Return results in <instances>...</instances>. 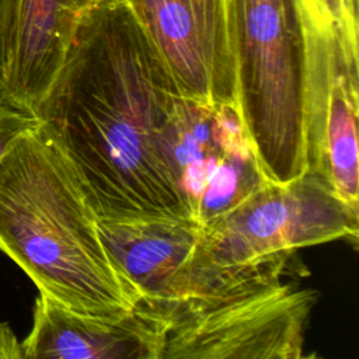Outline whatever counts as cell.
I'll return each instance as SVG.
<instances>
[{"label":"cell","mask_w":359,"mask_h":359,"mask_svg":"<svg viewBox=\"0 0 359 359\" xmlns=\"http://www.w3.org/2000/svg\"><path fill=\"white\" fill-rule=\"evenodd\" d=\"M39 125L41 119L34 111L13 104L0 91V161L24 135Z\"/></svg>","instance_id":"cell-12"},{"label":"cell","mask_w":359,"mask_h":359,"mask_svg":"<svg viewBox=\"0 0 359 359\" xmlns=\"http://www.w3.org/2000/svg\"><path fill=\"white\" fill-rule=\"evenodd\" d=\"M164 318L149 303L116 318L76 313L38 293L22 359H160Z\"/></svg>","instance_id":"cell-10"},{"label":"cell","mask_w":359,"mask_h":359,"mask_svg":"<svg viewBox=\"0 0 359 359\" xmlns=\"http://www.w3.org/2000/svg\"><path fill=\"white\" fill-rule=\"evenodd\" d=\"M289 257L226 266L206 290L151 304L165 325L160 359L304 358V331L318 293L282 280Z\"/></svg>","instance_id":"cell-4"},{"label":"cell","mask_w":359,"mask_h":359,"mask_svg":"<svg viewBox=\"0 0 359 359\" xmlns=\"http://www.w3.org/2000/svg\"><path fill=\"white\" fill-rule=\"evenodd\" d=\"M238 116L265 181L309 171L303 0H227Z\"/></svg>","instance_id":"cell-3"},{"label":"cell","mask_w":359,"mask_h":359,"mask_svg":"<svg viewBox=\"0 0 359 359\" xmlns=\"http://www.w3.org/2000/svg\"><path fill=\"white\" fill-rule=\"evenodd\" d=\"M20 0H0V88L4 83Z\"/></svg>","instance_id":"cell-13"},{"label":"cell","mask_w":359,"mask_h":359,"mask_svg":"<svg viewBox=\"0 0 359 359\" xmlns=\"http://www.w3.org/2000/svg\"><path fill=\"white\" fill-rule=\"evenodd\" d=\"M0 359H22L21 341L7 323H0Z\"/></svg>","instance_id":"cell-15"},{"label":"cell","mask_w":359,"mask_h":359,"mask_svg":"<svg viewBox=\"0 0 359 359\" xmlns=\"http://www.w3.org/2000/svg\"><path fill=\"white\" fill-rule=\"evenodd\" d=\"M359 210L348 206L314 171L287 182L265 181L234 206L202 224L208 258L220 266L332 240L358 238Z\"/></svg>","instance_id":"cell-5"},{"label":"cell","mask_w":359,"mask_h":359,"mask_svg":"<svg viewBox=\"0 0 359 359\" xmlns=\"http://www.w3.org/2000/svg\"><path fill=\"white\" fill-rule=\"evenodd\" d=\"M0 251L76 313L116 318L140 302L101 238L79 172L42 122L0 161Z\"/></svg>","instance_id":"cell-2"},{"label":"cell","mask_w":359,"mask_h":359,"mask_svg":"<svg viewBox=\"0 0 359 359\" xmlns=\"http://www.w3.org/2000/svg\"><path fill=\"white\" fill-rule=\"evenodd\" d=\"M125 1L185 100L237 105L227 0Z\"/></svg>","instance_id":"cell-8"},{"label":"cell","mask_w":359,"mask_h":359,"mask_svg":"<svg viewBox=\"0 0 359 359\" xmlns=\"http://www.w3.org/2000/svg\"><path fill=\"white\" fill-rule=\"evenodd\" d=\"M94 1H18L10 63L0 88L13 104L36 114L60 73L83 13Z\"/></svg>","instance_id":"cell-11"},{"label":"cell","mask_w":359,"mask_h":359,"mask_svg":"<svg viewBox=\"0 0 359 359\" xmlns=\"http://www.w3.org/2000/svg\"><path fill=\"white\" fill-rule=\"evenodd\" d=\"M318 7L334 21L359 28L358 0H316Z\"/></svg>","instance_id":"cell-14"},{"label":"cell","mask_w":359,"mask_h":359,"mask_svg":"<svg viewBox=\"0 0 359 359\" xmlns=\"http://www.w3.org/2000/svg\"><path fill=\"white\" fill-rule=\"evenodd\" d=\"M174 180L199 224L226 212L265 180L245 137L237 105H203L184 97L165 130Z\"/></svg>","instance_id":"cell-7"},{"label":"cell","mask_w":359,"mask_h":359,"mask_svg":"<svg viewBox=\"0 0 359 359\" xmlns=\"http://www.w3.org/2000/svg\"><path fill=\"white\" fill-rule=\"evenodd\" d=\"M307 27V160L335 194L359 210V28L334 22L303 0Z\"/></svg>","instance_id":"cell-6"},{"label":"cell","mask_w":359,"mask_h":359,"mask_svg":"<svg viewBox=\"0 0 359 359\" xmlns=\"http://www.w3.org/2000/svg\"><path fill=\"white\" fill-rule=\"evenodd\" d=\"M180 98L126 1L95 0L36 115L73 163L98 220H194L164 150Z\"/></svg>","instance_id":"cell-1"},{"label":"cell","mask_w":359,"mask_h":359,"mask_svg":"<svg viewBox=\"0 0 359 359\" xmlns=\"http://www.w3.org/2000/svg\"><path fill=\"white\" fill-rule=\"evenodd\" d=\"M98 230L122 276L140 300L153 306H168L203 292L224 269L208 258L202 224L195 220H98Z\"/></svg>","instance_id":"cell-9"}]
</instances>
